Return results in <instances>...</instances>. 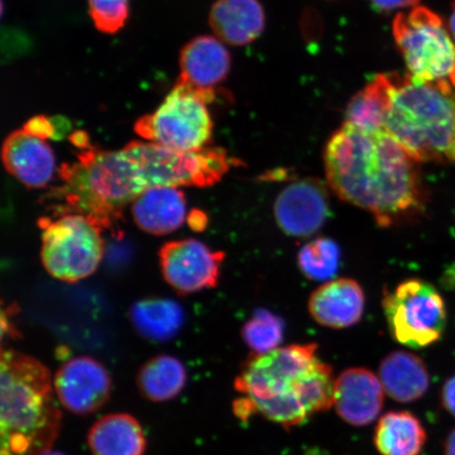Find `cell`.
Here are the masks:
<instances>
[{"instance_id": "obj_1", "label": "cell", "mask_w": 455, "mask_h": 455, "mask_svg": "<svg viewBox=\"0 0 455 455\" xmlns=\"http://www.w3.org/2000/svg\"><path fill=\"white\" fill-rule=\"evenodd\" d=\"M323 164L330 188L382 228L413 220L427 195L419 163L388 131L363 132L344 123L329 139Z\"/></svg>"}, {"instance_id": "obj_2", "label": "cell", "mask_w": 455, "mask_h": 455, "mask_svg": "<svg viewBox=\"0 0 455 455\" xmlns=\"http://www.w3.org/2000/svg\"><path fill=\"white\" fill-rule=\"evenodd\" d=\"M315 344L280 347L243 363L235 389L243 396L235 413H259L286 428L326 412L334 403L332 368L316 355Z\"/></svg>"}, {"instance_id": "obj_3", "label": "cell", "mask_w": 455, "mask_h": 455, "mask_svg": "<svg viewBox=\"0 0 455 455\" xmlns=\"http://www.w3.org/2000/svg\"><path fill=\"white\" fill-rule=\"evenodd\" d=\"M50 371L15 350L0 358V455H43L61 427Z\"/></svg>"}, {"instance_id": "obj_4", "label": "cell", "mask_w": 455, "mask_h": 455, "mask_svg": "<svg viewBox=\"0 0 455 455\" xmlns=\"http://www.w3.org/2000/svg\"><path fill=\"white\" fill-rule=\"evenodd\" d=\"M386 130L418 163L455 164V92L445 79L415 81L389 74Z\"/></svg>"}, {"instance_id": "obj_5", "label": "cell", "mask_w": 455, "mask_h": 455, "mask_svg": "<svg viewBox=\"0 0 455 455\" xmlns=\"http://www.w3.org/2000/svg\"><path fill=\"white\" fill-rule=\"evenodd\" d=\"M77 159L61 167L62 184L51 198L62 203L60 209L87 216L100 229L116 223L123 209L149 188L139 164L124 149L87 147Z\"/></svg>"}, {"instance_id": "obj_6", "label": "cell", "mask_w": 455, "mask_h": 455, "mask_svg": "<svg viewBox=\"0 0 455 455\" xmlns=\"http://www.w3.org/2000/svg\"><path fill=\"white\" fill-rule=\"evenodd\" d=\"M214 100L215 92L196 90L179 79L161 106L135 123V132L171 150L204 149L212 140L208 104Z\"/></svg>"}, {"instance_id": "obj_7", "label": "cell", "mask_w": 455, "mask_h": 455, "mask_svg": "<svg viewBox=\"0 0 455 455\" xmlns=\"http://www.w3.org/2000/svg\"><path fill=\"white\" fill-rule=\"evenodd\" d=\"M43 229L42 260L51 276L76 283L92 275L104 255L100 228L87 216L61 214L39 221Z\"/></svg>"}, {"instance_id": "obj_8", "label": "cell", "mask_w": 455, "mask_h": 455, "mask_svg": "<svg viewBox=\"0 0 455 455\" xmlns=\"http://www.w3.org/2000/svg\"><path fill=\"white\" fill-rule=\"evenodd\" d=\"M124 149L139 164L149 188L213 186L235 161L220 148L184 152L151 141H131Z\"/></svg>"}, {"instance_id": "obj_9", "label": "cell", "mask_w": 455, "mask_h": 455, "mask_svg": "<svg viewBox=\"0 0 455 455\" xmlns=\"http://www.w3.org/2000/svg\"><path fill=\"white\" fill-rule=\"evenodd\" d=\"M394 36L408 68L419 82L443 81L455 67V44L439 15L425 7L398 13Z\"/></svg>"}, {"instance_id": "obj_10", "label": "cell", "mask_w": 455, "mask_h": 455, "mask_svg": "<svg viewBox=\"0 0 455 455\" xmlns=\"http://www.w3.org/2000/svg\"><path fill=\"white\" fill-rule=\"evenodd\" d=\"M383 309L392 337L411 348L430 346L445 331V303L437 290L424 281L408 280L387 292Z\"/></svg>"}, {"instance_id": "obj_11", "label": "cell", "mask_w": 455, "mask_h": 455, "mask_svg": "<svg viewBox=\"0 0 455 455\" xmlns=\"http://www.w3.org/2000/svg\"><path fill=\"white\" fill-rule=\"evenodd\" d=\"M225 253L214 251L197 240L164 243L159 264L164 280L180 294H191L218 284Z\"/></svg>"}, {"instance_id": "obj_12", "label": "cell", "mask_w": 455, "mask_h": 455, "mask_svg": "<svg viewBox=\"0 0 455 455\" xmlns=\"http://www.w3.org/2000/svg\"><path fill=\"white\" fill-rule=\"evenodd\" d=\"M54 390L61 406L77 415L94 413L110 400L112 379L94 358L76 356L56 372Z\"/></svg>"}, {"instance_id": "obj_13", "label": "cell", "mask_w": 455, "mask_h": 455, "mask_svg": "<svg viewBox=\"0 0 455 455\" xmlns=\"http://www.w3.org/2000/svg\"><path fill=\"white\" fill-rule=\"evenodd\" d=\"M329 212L328 191L317 179L299 180L288 185L275 204L278 227L294 237L315 235L326 223Z\"/></svg>"}, {"instance_id": "obj_14", "label": "cell", "mask_w": 455, "mask_h": 455, "mask_svg": "<svg viewBox=\"0 0 455 455\" xmlns=\"http://www.w3.org/2000/svg\"><path fill=\"white\" fill-rule=\"evenodd\" d=\"M384 395L383 385L377 375L366 368H350L335 379L333 406L344 422L367 426L382 412Z\"/></svg>"}, {"instance_id": "obj_15", "label": "cell", "mask_w": 455, "mask_h": 455, "mask_svg": "<svg viewBox=\"0 0 455 455\" xmlns=\"http://www.w3.org/2000/svg\"><path fill=\"white\" fill-rule=\"evenodd\" d=\"M2 157L8 172L28 188L41 189L53 179L56 164L52 148L25 129L16 130L5 139Z\"/></svg>"}, {"instance_id": "obj_16", "label": "cell", "mask_w": 455, "mask_h": 455, "mask_svg": "<svg viewBox=\"0 0 455 455\" xmlns=\"http://www.w3.org/2000/svg\"><path fill=\"white\" fill-rule=\"evenodd\" d=\"M365 293L351 278H339L323 283L311 294L308 308L313 320L321 326L346 329L362 320Z\"/></svg>"}, {"instance_id": "obj_17", "label": "cell", "mask_w": 455, "mask_h": 455, "mask_svg": "<svg viewBox=\"0 0 455 455\" xmlns=\"http://www.w3.org/2000/svg\"><path fill=\"white\" fill-rule=\"evenodd\" d=\"M180 82L204 92H215L231 69V55L220 39L210 36L193 38L180 57Z\"/></svg>"}, {"instance_id": "obj_18", "label": "cell", "mask_w": 455, "mask_h": 455, "mask_svg": "<svg viewBox=\"0 0 455 455\" xmlns=\"http://www.w3.org/2000/svg\"><path fill=\"white\" fill-rule=\"evenodd\" d=\"M135 224L153 235H166L183 226L187 215L184 192L174 187H151L131 206Z\"/></svg>"}, {"instance_id": "obj_19", "label": "cell", "mask_w": 455, "mask_h": 455, "mask_svg": "<svg viewBox=\"0 0 455 455\" xmlns=\"http://www.w3.org/2000/svg\"><path fill=\"white\" fill-rule=\"evenodd\" d=\"M209 22L221 42L242 47L261 36L266 15L259 0H216Z\"/></svg>"}, {"instance_id": "obj_20", "label": "cell", "mask_w": 455, "mask_h": 455, "mask_svg": "<svg viewBox=\"0 0 455 455\" xmlns=\"http://www.w3.org/2000/svg\"><path fill=\"white\" fill-rule=\"evenodd\" d=\"M379 379L392 400L408 403L428 391L430 375L424 361L411 352L398 350L387 355L379 365Z\"/></svg>"}, {"instance_id": "obj_21", "label": "cell", "mask_w": 455, "mask_h": 455, "mask_svg": "<svg viewBox=\"0 0 455 455\" xmlns=\"http://www.w3.org/2000/svg\"><path fill=\"white\" fill-rule=\"evenodd\" d=\"M93 455H144L146 436L139 420L126 413L106 415L88 435Z\"/></svg>"}, {"instance_id": "obj_22", "label": "cell", "mask_w": 455, "mask_h": 455, "mask_svg": "<svg viewBox=\"0 0 455 455\" xmlns=\"http://www.w3.org/2000/svg\"><path fill=\"white\" fill-rule=\"evenodd\" d=\"M391 102L389 74H379L346 108V124L369 134L386 130Z\"/></svg>"}, {"instance_id": "obj_23", "label": "cell", "mask_w": 455, "mask_h": 455, "mask_svg": "<svg viewBox=\"0 0 455 455\" xmlns=\"http://www.w3.org/2000/svg\"><path fill=\"white\" fill-rule=\"evenodd\" d=\"M427 441L420 420L409 411H390L379 419L374 443L380 455H419Z\"/></svg>"}, {"instance_id": "obj_24", "label": "cell", "mask_w": 455, "mask_h": 455, "mask_svg": "<svg viewBox=\"0 0 455 455\" xmlns=\"http://www.w3.org/2000/svg\"><path fill=\"white\" fill-rule=\"evenodd\" d=\"M130 321L140 337L167 341L178 335L185 323V312L173 299H147L131 307Z\"/></svg>"}, {"instance_id": "obj_25", "label": "cell", "mask_w": 455, "mask_h": 455, "mask_svg": "<svg viewBox=\"0 0 455 455\" xmlns=\"http://www.w3.org/2000/svg\"><path fill=\"white\" fill-rule=\"evenodd\" d=\"M186 383L183 363L167 355L152 357L141 366L136 377L141 395L156 403L173 400L183 391Z\"/></svg>"}, {"instance_id": "obj_26", "label": "cell", "mask_w": 455, "mask_h": 455, "mask_svg": "<svg viewBox=\"0 0 455 455\" xmlns=\"http://www.w3.org/2000/svg\"><path fill=\"white\" fill-rule=\"evenodd\" d=\"M340 249L331 238L318 237L299 250L298 263L303 275L312 281H327L337 275Z\"/></svg>"}, {"instance_id": "obj_27", "label": "cell", "mask_w": 455, "mask_h": 455, "mask_svg": "<svg viewBox=\"0 0 455 455\" xmlns=\"http://www.w3.org/2000/svg\"><path fill=\"white\" fill-rule=\"evenodd\" d=\"M284 323L280 316L265 309L256 311L244 323L242 334L253 355H264L280 348L283 339Z\"/></svg>"}, {"instance_id": "obj_28", "label": "cell", "mask_w": 455, "mask_h": 455, "mask_svg": "<svg viewBox=\"0 0 455 455\" xmlns=\"http://www.w3.org/2000/svg\"><path fill=\"white\" fill-rule=\"evenodd\" d=\"M88 4L91 19L99 31L114 34L126 25L130 0H88Z\"/></svg>"}, {"instance_id": "obj_29", "label": "cell", "mask_w": 455, "mask_h": 455, "mask_svg": "<svg viewBox=\"0 0 455 455\" xmlns=\"http://www.w3.org/2000/svg\"><path fill=\"white\" fill-rule=\"evenodd\" d=\"M24 129L28 133L37 136L44 140L52 138L55 135V124L52 118L45 116H36L30 119L26 124Z\"/></svg>"}, {"instance_id": "obj_30", "label": "cell", "mask_w": 455, "mask_h": 455, "mask_svg": "<svg viewBox=\"0 0 455 455\" xmlns=\"http://www.w3.org/2000/svg\"><path fill=\"white\" fill-rule=\"evenodd\" d=\"M419 0H371L372 7L379 12L388 13L392 11L413 7Z\"/></svg>"}, {"instance_id": "obj_31", "label": "cell", "mask_w": 455, "mask_h": 455, "mask_svg": "<svg viewBox=\"0 0 455 455\" xmlns=\"http://www.w3.org/2000/svg\"><path fill=\"white\" fill-rule=\"evenodd\" d=\"M441 401L445 411L455 417V374L443 384L441 392Z\"/></svg>"}, {"instance_id": "obj_32", "label": "cell", "mask_w": 455, "mask_h": 455, "mask_svg": "<svg viewBox=\"0 0 455 455\" xmlns=\"http://www.w3.org/2000/svg\"><path fill=\"white\" fill-rule=\"evenodd\" d=\"M188 223H189L193 230L202 231L206 228L208 219L202 212H193L189 218H188Z\"/></svg>"}, {"instance_id": "obj_33", "label": "cell", "mask_w": 455, "mask_h": 455, "mask_svg": "<svg viewBox=\"0 0 455 455\" xmlns=\"http://www.w3.org/2000/svg\"><path fill=\"white\" fill-rule=\"evenodd\" d=\"M443 455H455V428L449 432L443 443Z\"/></svg>"}, {"instance_id": "obj_34", "label": "cell", "mask_w": 455, "mask_h": 455, "mask_svg": "<svg viewBox=\"0 0 455 455\" xmlns=\"http://www.w3.org/2000/svg\"><path fill=\"white\" fill-rule=\"evenodd\" d=\"M449 27H451L452 36L455 39V2L452 4V12L451 15V20H449Z\"/></svg>"}, {"instance_id": "obj_35", "label": "cell", "mask_w": 455, "mask_h": 455, "mask_svg": "<svg viewBox=\"0 0 455 455\" xmlns=\"http://www.w3.org/2000/svg\"><path fill=\"white\" fill-rule=\"evenodd\" d=\"M43 455H65V454H62L60 452H55V451H48V452L44 453Z\"/></svg>"}, {"instance_id": "obj_36", "label": "cell", "mask_w": 455, "mask_h": 455, "mask_svg": "<svg viewBox=\"0 0 455 455\" xmlns=\"http://www.w3.org/2000/svg\"><path fill=\"white\" fill-rule=\"evenodd\" d=\"M451 82L455 87V67H454L452 73L451 74Z\"/></svg>"}]
</instances>
